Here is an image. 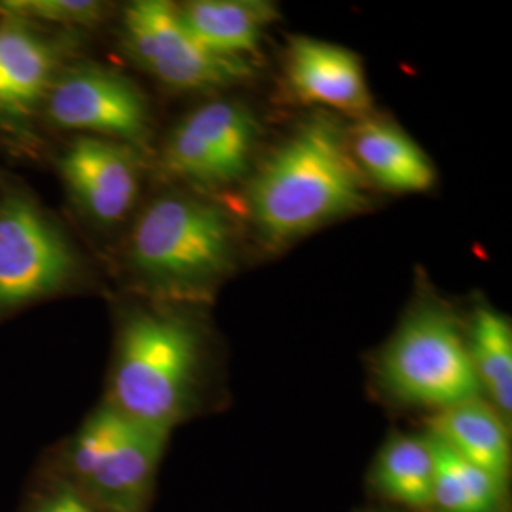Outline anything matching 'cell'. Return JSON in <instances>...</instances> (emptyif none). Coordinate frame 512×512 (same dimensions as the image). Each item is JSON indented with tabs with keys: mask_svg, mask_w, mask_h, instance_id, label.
Segmentation results:
<instances>
[{
	"mask_svg": "<svg viewBox=\"0 0 512 512\" xmlns=\"http://www.w3.org/2000/svg\"><path fill=\"white\" fill-rule=\"evenodd\" d=\"M247 205L256 236L270 249L366 209V181L351 158L348 131L330 116L300 124L256 169Z\"/></svg>",
	"mask_w": 512,
	"mask_h": 512,
	"instance_id": "1",
	"label": "cell"
},
{
	"mask_svg": "<svg viewBox=\"0 0 512 512\" xmlns=\"http://www.w3.org/2000/svg\"><path fill=\"white\" fill-rule=\"evenodd\" d=\"M236 228L224 207L173 188L131 222L124 268L137 291L175 304L202 302L236 266Z\"/></svg>",
	"mask_w": 512,
	"mask_h": 512,
	"instance_id": "2",
	"label": "cell"
},
{
	"mask_svg": "<svg viewBox=\"0 0 512 512\" xmlns=\"http://www.w3.org/2000/svg\"><path fill=\"white\" fill-rule=\"evenodd\" d=\"M186 306L148 298L118 325L107 403L165 431L186 418L200 384L202 325Z\"/></svg>",
	"mask_w": 512,
	"mask_h": 512,
	"instance_id": "3",
	"label": "cell"
},
{
	"mask_svg": "<svg viewBox=\"0 0 512 512\" xmlns=\"http://www.w3.org/2000/svg\"><path fill=\"white\" fill-rule=\"evenodd\" d=\"M88 262L71 232L25 184L0 181V321L82 289Z\"/></svg>",
	"mask_w": 512,
	"mask_h": 512,
	"instance_id": "4",
	"label": "cell"
},
{
	"mask_svg": "<svg viewBox=\"0 0 512 512\" xmlns=\"http://www.w3.org/2000/svg\"><path fill=\"white\" fill-rule=\"evenodd\" d=\"M384 387L399 401L444 410L480 397V384L456 321L439 308L414 311L382 355Z\"/></svg>",
	"mask_w": 512,
	"mask_h": 512,
	"instance_id": "5",
	"label": "cell"
},
{
	"mask_svg": "<svg viewBox=\"0 0 512 512\" xmlns=\"http://www.w3.org/2000/svg\"><path fill=\"white\" fill-rule=\"evenodd\" d=\"M120 38L129 59L173 92H219L253 76L245 59L209 52L167 0H137L124 10Z\"/></svg>",
	"mask_w": 512,
	"mask_h": 512,
	"instance_id": "6",
	"label": "cell"
},
{
	"mask_svg": "<svg viewBox=\"0 0 512 512\" xmlns=\"http://www.w3.org/2000/svg\"><path fill=\"white\" fill-rule=\"evenodd\" d=\"M260 129L255 112L241 101H209L167 133L158 165L169 181L188 188L238 183L253 167Z\"/></svg>",
	"mask_w": 512,
	"mask_h": 512,
	"instance_id": "7",
	"label": "cell"
},
{
	"mask_svg": "<svg viewBox=\"0 0 512 512\" xmlns=\"http://www.w3.org/2000/svg\"><path fill=\"white\" fill-rule=\"evenodd\" d=\"M40 118L50 128L126 143L141 152L152 139V109L145 92L126 74L97 63L65 65Z\"/></svg>",
	"mask_w": 512,
	"mask_h": 512,
	"instance_id": "8",
	"label": "cell"
},
{
	"mask_svg": "<svg viewBox=\"0 0 512 512\" xmlns=\"http://www.w3.org/2000/svg\"><path fill=\"white\" fill-rule=\"evenodd\" d=\"M76 211L110 230L135 213L143 186V152L126 143L76 135L55 160Z\"/></svg>",
	"mask_w": 512,
	"mask_h": 512,
	"instance_id": "9",
	"label": "cell"
},
{
	"mask_svg": "<svg viewBox=\"0 0 512 512\" xmlns=\"http://www.w3.org/2000/svg\"><path fill=\"white\" fill-rule=\"evenodd\" d=\"M67 52L37 23L0 14V131L12 139L33 137Z\"/></svg>",
	"mask_w": 512,
	"mask_h": 512,
	"instance_id": "10",
	"label": "cell"
},
{
	"mask_svg": "<svg viewBox=\"0 0 512 512\" xmlns=\"http://www.w3.org/2000/svg\"><path fill=\"white\" fill-rule=\"evenodd\" d=\"M169 433L112 406L109 437L82 484L107 511L145 512Z\"/></svg>",
	"mask_w": 512,
	"mask_h": 512,
	"instance_id": "11",
	"label": "cell"
},
{
	"mask_svg": "<svg viewBox=\"0 0 512 512\" xmlns=\"http://www.w3.org/2000/svg\"><path fill=\"white\" fill-rule=\"evenodd\" d=\"M287 84L306 105L368 116L372 107L365 67L359 55L317 38L291 40L285 63Z\"/></svg>",
	"mask_w": 512,
	"mask_h": 512,
	"instance_id": "12",
	"label": "cell"
},
{
	"mask_svg": "<svg viewBox=\"0 0 512 512\" xmlns=\"http://www.w3.org/2000/svg\"><path fill=\"white\" fill-rule=\"evenodd\" d=\"M351 158L361 175L395 194H418L433 188L437 173L429 156L399 126L365 116L348 131Z\"/></svg>",
	"mask_w": 512,
	"mask_h": 512,
	"instance_id": "13",
	"label": "cell"
},
{
	"mask_svg": "<svg viewBox=\"0 0 512 512\" xmlns=\"http://www.w3.org/2000/svg\"><path fill=\"white\" fill-rule=\"evenodd\" d=\"M186 29L213 54L245 59L258 54L277 8L262 0H194L177 4Z\"/></svg>",
	"mask_w": 512,
	"mask_h": 512,
	"instance_id": "14",
	"label": "cell"
},
{
	"mask_svg": "<svg viewBox=\"0 0 512 512\" xmlns=\"http://www.w3.org/2000/svg\"><path fill=\"white\" fill-rule=\"evenodd\" d=\"M429 435L459 458L507 480L511 469V442L503 416L480 397L440 410L431 420Z\"/></svg>",
	"mask_w": 512,
	"mask_h": 512,
	"instance_id": "15",
	"label": "cell"
},
{
	"mask_svg": "<svg viewBox=\"0 0 512 512\" xmlns=\"http://www.w3.org/2000/svg\"><path fill=\"white\" fill-rule=\"evenodd\" d=\"M435 444L431 435H395L387 440L376 467L374 486L391 501L429 507L435 478Z\"/></svg>",
	"mask_w": 512,
	"mask_h": 512,
	"instance_id": "16",
	"label": "cell"
},
{
	"mask_svg": "<svg viewBox=\"0 0 512 512\" xmlns=\"http://www.w3.org/2000/svg\"><path fill=\"white\" fill-rule=\"evenodd\" d=\"M469 355L480 389L484 387L492 395L495 410L503 420H509L512 410V329L509 319L490 308L476 311Z\"/></svg>",
	"mask_w": 512,
	"mask_h": 512,
	"instance_id": "17",
	"label": "cell"
},
{
	"mask_svg": "<svg viewBox=\"0 0 512 512\" xmlns=\"http://www.w3.org/2000/svg\"><path fill=\"white\" fill-rule=\"evenodd\" d=\"M109 12V4L97 0H4L0 14L27 19L37 25H59L67 29H95Z\"/></svg>",
	"mask_w": 512,
	"mask_h": 512,
	"instance_id": "18",
	"label": "cell"
},
{
	"mask_svg": "<svg viewBox=\"0 0 512 512\" xmlns=\"http://www.w3.org/2000/svg\"><path fill=\"white\" fill-rule=\"evenodd\" d=\"M433 439L435 444V478H433V490H431V505L439 512H476L469 495L465 492L461 478H459L448 448Z\"/></svg>",
	"mask_w": 512,
	"mask_h": 512,
	"instance_id": "19",
	"label": "cell"
},
{
	"mask_svg": "<svg viewBox=\"0 0 512 512\" xmlns=\"http://www.w3.org/2000/svg\"><path fill=\"white\" fill-rule=\"evenodd\" d=\"M40 512H95L92 507L80 497V495L69 490V488H61L59 492H55L44 505Z\"/></svg>",
	"mask_w": 512,
	"mask_h": 512,
	"instance_id": "20",
	"label": "cell"
}]
</instances>
